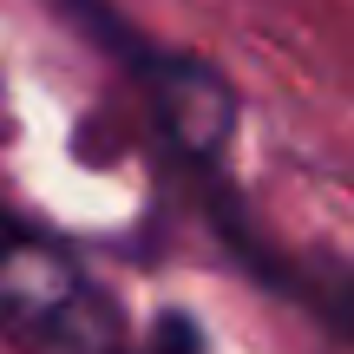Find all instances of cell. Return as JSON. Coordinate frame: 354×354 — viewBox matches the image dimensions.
<instances>
[{
	"label": "cell",
	"instance_id": "obj_1",
	"mask_svg": "<svg viewBox=\"0 0 354 354\" xmlns=\"http://www.w3.org/2000/svg\"><path fill=\"white\" fill-rule=\"evenodd\" d=\"M0 328L26 354H125L112 295L66 243L0 210Z\"/></svg>",
	"mask_w": 354,
	"mask_h": 354
},
{
	"label": "cell",
	"instance_id": "obj_2",
	"mask_svg": "<svg viewBox=\"0 0 354 354\" xmlns=\"http://www.w3.org/2000/svg\"><path fill=\"white\" fill-rule=\"evenodd\" d=\"M145 86H151V105H158V118L171 125V138L184 145V151L210 158L216 145L230 138L236 99H230V86H223V79H216L203 59H151Z\"/></svg>",
	"mask_w": 354,
	"mask_h": 354
}]
</instances>
